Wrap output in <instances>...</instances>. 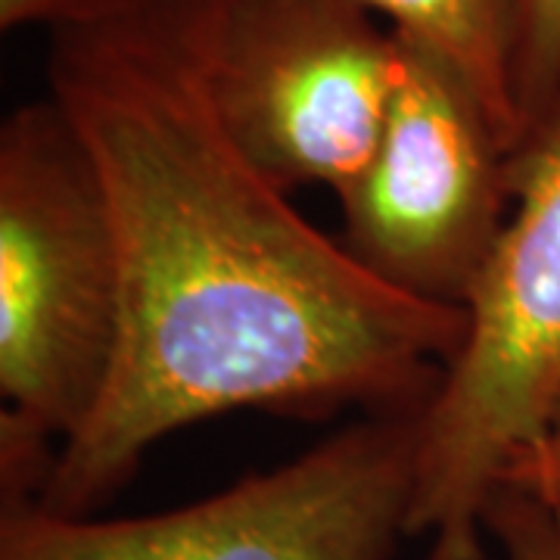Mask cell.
<instances>
[{"label": "cell", "instance_id": "1", "mask_svg": "<svg viewBox=\"0 0 560 560\" xmlns=\"http://www.w3.org/2000/svg\"><path fill=\"white\" fill-rule=\"evenodd\" d=\"M219 13L162 0L54 35L50 97L97 165L125 293L113 381L35 504L57 517H91L156 442L228 411H420L467 334V312L374 278L231 138Z\"/></svg>", "mask_w": 560, "mask_h": 560}, {"label": "cell", "instance_id": "3", "mask_svg": "<svg viewBox=\"0 0 560 560\" xmlns=\"http://www.w3.org/2000/svg\"><path fill=\"white\" fill-rule=\"evenodd\" d=\"M511 168V215L420 415L411 536L430 541L423 560H486V504L560 408V97Z\"/></svg>", "mask_w": 560, "mask_h": 560}, {"label": "cell", "instance_id": "11", "mask_svg": "<svg viewBox=\"0 0 560 560\" xmlns=\"http://www.w3.org/2000/svg\"><path fill=\"white\" fill-rule=\"evenodd\" d=\"M501 486H517L560 514V408L539 440L511 464Z\"/></svg>", "mask_w": 560, "mask_h": 560}, {"label": "cell", "instance_id": "2", "mask_svg": "<svg viewBox=\"0 0 560 560\" xmlns=\"http://www.w3.org/2000/svg\"><path fill=\"white\" fill-rule=\"evenodd\" d=\"M113 212L47 94L0 128V495L38 504L60 448L101 408L121 349Z\"/></svg>", "mask_w": 560, "mask_h": 560}, {"label": "cell", "instance_id": "4", "mask_svg": "<svg viewBox=\"0 0 560 560\" xmlns=\"http://www.w3.org/2000/svg\"><path fill=\"white\" fill-rule=\"evenodd\" d=\"M420 415H368L290 464L162 514L10 508L0 560H389L411 536Z\"/></svg>", "mask_w": 560, "mask_h": 560}, {"label": "cell", "instance_id": "9", "mask_svg": "<svg viewBox=\"0 0 560 560\" xmlns=\"http://www.w3.org/2000/svg\"><path fill=\"white\" fill-rule=\"evenodd\" d=\"M482 533L504 560H560V514L517 486H499L482 514Z\"/></svg>", "mask_w": 560, "mask_h": 560}, {"label": "cell", "instance_id": "8", "mask_svg": "<svg viewBox=\"0 0 560 560\" xmlns=\"http://www.w3.org/2000/svg\"><path fill=\"white\" fill-rule=\"evenodd\" d=\"M560 97V0H517L514 103L523 143Z\"/></svg>", "mask_w": 560, "mask_h": 560}, {"label": "cell", "instance_id": "7", "mask_svg": "<svg viewBox=\"0 0 560 560\" xmlns=\"http://www.w3.org/2000/svg\"><path fill=\"white\" fill-rule=\"evenodd\" d=\"M389 28L448 62L499 128L511 156L523 147L514 103L517 0H355Z\"/></svg>", "mask_w": 560, "mask_h": 560}, {"label": "cell", "instance_id": "5", "mask_svg": "<svg viewBox=\"0 0 560 560\" xmlns=\"http://www.w3.org/2000/svg\"><path fill=\"white\" fill-rule=\"evenodd\" d=\"M393 38V103L374 160L340 194L342 243L405 296L467 312L514 206L511 150L448 62Z\"/></svg>", "mask_w": 560, "mask_h": 560}, {"label": "cell", "instance_id": "6", "mask_svg": "<svg viewBox=\"0 0 560 560\" xmlns=\"http://www.w3.org/2000/svg\"><path fill=\"white\" fill-rule=\"evenodd\" d=\"M396 38L355 0H221L209 81L231 138L280 190L337 197L381 147Z\"/></svg>", "mask_w": 560, "mask_h": 560}, {"label": "cell", "instance_id": "10", "mask_svg": "<svg viewBox=\"0 0 560 560\" xmlns=\"http://www.w3.org/2000/svg\"><path fill=\"white\" fill-rule=\"evenodd\" d=\"M156 3L162 0H0V28L16 32L40 25L57 35L128 20Z\"/></svg>", "mask_w": 560, "mask_h": 560}]
</instances>
